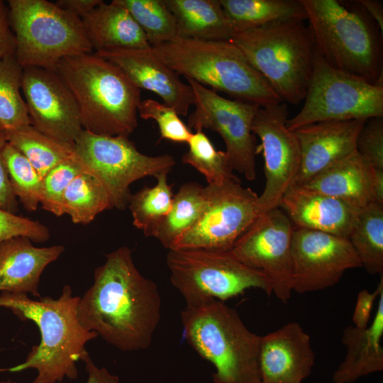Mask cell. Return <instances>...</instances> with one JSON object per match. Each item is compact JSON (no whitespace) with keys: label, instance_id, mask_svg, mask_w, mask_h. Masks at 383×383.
Masks as SVG:
<instances>
[{"label":"cell","instance_id":"1","mask_svg":"<svg viewBox=\"0 0 383 383\" xmlns=\"http://www.w3.org/2000/svg\"><path fill=\"white\" fill-rule=\"evenodd\" d=\"M82 326L126 352L150 346L161 316L157 284L137 269L132 250L122 246L106 255L93 284L77 304Z\"/></svg>","mask_w":383,"mask_h":383},{"label":"cell","instance_id":"2","mask_svg":"<svg viewBox=\"0 0 383 383\" xmlns=\"http://www.w3.org/2000/svg\"><path fill=\"white\" fill-rule=\"evenodd\" d=\"M80 297L74 296L72 288L64 286L57 299L50 296L30 299L28 294L2 292L0 306L9 309L23 321L30 320L38 326L40 342L32 347L26 360L0 372H21L35 369L32 383H60L65 377H78L77 363L89 355L86 344L98 334L85 329L77 313Z\"/></svg>","mask_w":383,"mask_h":383},{"label":"cell","instance_id":"3","mask_svg":"<svg viewBox=\"0 0 383 383\" xmlns=\"http://www.w3.org/2000/svg\"><path fill=\"white\" fill-rule=\"evenodd\" d=\"M300 1L325 62L370 83L383 84V32L358 1Z\"/></svg>","mask_w":383,"mask_h":383},{"label":"cell","instance_id":"4","mask_svg":"<svg viewBox=\"0 0 383 383\" xmlns=\"http://www.w3.org/2000/svg\"><path fill=\"white\" fill-rule=\"evenodd\" d=\"M55 71L74 97L83 130L125 137L135 130L140 89L118 66L92 52L65 57Z\"/></svg>","mask_w":383,"mask_h":383},{"label":"cell","instance_id":"5","mask_svg":"<svg viewBox=\"0 0 383 383\" xmlns=\"http://www.w3.org/2000/svg\"><path fill=\"white\" fill-rule=\"evenodd\" d=\"M180 317L188 343L213 365V383H262L261 335L250 331L234 309L209 299L186 304Z\"/></svg>","mask_w":383,"mask_h":383},{"label":"cell","instance_id":"6","mask_svg":"<svg viewBox=\"0 0 383 383\" xmlns=\"http://www.w3.org/2000/svg\"><path fill=\"white\" fill-rule=\"evenodd\" d=\"M164 65L235 100L259 106L282 102L265 78L231 41L177 38L151 45Z\"/></svg>","mask_w":383,"mask_h":383},{"label":"cell","instance_id":"7","mask_svg":"<svg viewBox=\"0 0 383 383\" xmlns=\"http://www.w3.org/2000/svg\"><path fill=\"white\" fill-rule=\"evenodd\" d=\"M306 21L235 32L231 39L282 102L304 101L317 54Z\"/></svg>","mask_w":383,"mask_h":383},{"label":"cell","instance_id":"8","mask_svg":"<svg viewBox=\"0 0 383 383\" xmlns=\"http://www.w3.org/2000/svg\"><path fill=\"white\" fill-rule=\"evenodd\" d=\"M19 64L54 70L64 58L94 52L82 20L46 0H9Z\"/></svg>","mask_w":383,"mask_h":383},{"label":"cell","instance_id":"9","mask_svg":"<svg viewBox=\"0 0 383 383\" xmlns=\"http://www.w3.org/2000/svg\"><path fill=\"white\" fill-rule=\"evenodd\" d=\"M166 262L170 281L186 304L209 299L225 302L252 288L268 296L272 293L269 278L242 263L231 251L169 250Z\"/></svg>","mask_w":383,"mask_h":383},{"label":"cell","instance_id":"10","mask_svg":"<svg viewBox=\"0 0 383 383\" xmlns=\"http://www.w3.org/2000/svg\"><path fill=\"white\" fill-rule=\"evenodd\" d=\"M74 157L84 172L102 184L112 208L119 210L128 206L133 182L170 172L176 164L170 155L142 153L129 137L98 135L86 130L74 141Z\"/></svg>","mask_w":383,"mask_h":383},{"label":"cell","instance_id":"11","mask_svg":"<svg viewBox=\"0 0 383 383\" xmlns=\"http://www.w3.org/2000/svg\"><path fill=\"white\" fill-rule=\"evenodd\" d=\"M301 110L287 122L294 131L328 121L383 116V84H372L331 67L317 52Z\"/></svg>","mask_w":383,"mask_h":383},{"label":"cell","instance_id":"12","mask_svg":"<svg viewBox=\"0 0 383 383\" xmlns=\"http://www.w3.org/2000/svg\"><path fill=\"white\" fill-rule=\"evenodd\" d=\"M207 202L197 222L170 250L231 251L260 214L258 195L236 177L205 187Z\"/></svg>","mask_w":383,"mask_h":383},{"label":"cell","instance_id":"13","mask_svg":"<svg viewBox=\"0 0 383 383\" xmlns=\"http://www.w3.org/2000/svg\"><path fill=\"white\" fill-rule=\"evenodd\" d=\"M185 78L195 96V109L189 116L188 127L196 131L206 128L218 133L224 141L233 170L248 180H254L258 146L252 123L260 106L226 99L194 79Z\"/></svg>","mask_w":383,"mask_h":383},{"label":"cell","instance_id":"14","mask_svg":"<svg viewBox=\"0 0 383 383\" xmlns=\"http://www.w3.org/2000/svg\"><path fill=\"white\" fill-rule=\"evenodd\" d=\"M294 230L287 214L276 207L261 213L231 250L242 263L265 274L272 293L284 303L292 292Z\"/></svg>","mask_w":383,"mask_h":383},{"label":"cell","instance_id":"15","mask_svg":"<svg viewBox=\"0 0 383 383\" xmlns=\"http://www.w3.org/2000/svg\"><path fill=\"white\" fill-rule=\"evenodd\" d=\"M289 111L284 102L259 107L252 131L260 140L258 151L264 158L265 184L258 196L261 213L279 207L284 194L294 185L301 165V152L294 132L287 126Z\"/></svg>","mask_w":383,"mask_h":383},{"label":"cell","instance_id":"16","mask_svg":"<svg viewBox=\"0 0 383 383\" xmlns=\"http://www.w3.org/2000/svg\"><path fill=\"white\" fill-rule=\"evenodd\" d=\"M292 291L303 294L337 284L345 272L362 267L348 238L295 228L292 239Z\"/></svg>","mask_w":383,"mask_h":383},{"label":"cell","instance_id":"17","mask_svg":"<svg viewBox=\"0 0 383 383\" xmlns=\"http://www.w3.org/2000/svg\"><path fill=\"white\" fill-rule=\"evenodd\" d=\"M21 91L30 124L52 138L74 145L83 131L79 112L74 96L57 72L24 67Z\"/></svg>","mask_w":383,"mask_h":383},{"label":"cell","instance_id":"18","mask_svg":"<svg viewBox=\"0 0 383 383\" xmlns=\"http://www.w3.org/2000/svg\"><path fill=\"white\" fill-rule=\"evenodd\" d=\"M118 66L140 89L158 95L180 116H187L195 96L191 86L149 49H111L94 52Z\"/></svg>","mask_w":383,"mask_h":383},{"label":"cell","instance_id":"19","mask_svg":"<svg viewBox=\"0 0 383 383\" xmlns=\"http://www.w3.org/2000/svg\"><path fill=\"white\" fill-rule=\"evenodd\" d=\"M367 120L320 121L293 131L301 152L300 169L294 185L304 184L355 151L358 135Z\"/></svg>","mask_w":383,"mask_h":383},{"label":"cell","instance_id":"20","mask_svg":"<svg viewBox=\"0 0 383 383\" xmlns=\"http://www.w3.org/2000/svg\"><path fill=\"white\" fill-rule=\"evenodd\" d=\"M314 360L310 337L296 322L261 336L262 383H301L310 375Z\"/></svg>","mask_w":383,"mask_h":383},{"label":"cell","instance_id":"21","mask_svg":"<svg viewBox=\"0 0 383 383\" xmlns=\"http://www.w3.org/2000/svg\"><path fill=\"white\" fill-rule=\"evenodd\" d=\"M279 207L295 228L348 239L361 209L341 199L296 185L284 194Z\"/></svg>","mask_w":383,"mask_h":383},{"label":"cell","instance_id":"22","mask_svg":"<svg viewBox=\"0 0 383 383\" xmlns=\"http://www.w3.org/2000/svg\"><path fill=\"white\" fill-rule=\"evenodd\" d=\"M25 236L0 243V292L31 294L41 298L38 286L45 267L65 251L60 245L36 247Z\"/></svg>","mask_w":383,"mask_h":383},{"label":"cell","instance_id":"23","mask_svg":"<svg viewBox=\"0 0 383 383\" xmlns=\"http://www.w3.org/2000/svg\"><path fill=\"white\" fill-rule=\"evenodd\" d=\"M300 186L360 209L376 201L373 170L357 150Z\"/></svg>","mask_w":383,"mask_h":383},{"label":"cell","instance_id":"24","mask_svg":"<svg viewBox=\"0 0 383 383\" xmlns=\"http://www.w3.org/2000/svg\"><path fill=\"white\" fill-rule=\"evenodd\" d=\"M379 296L375 316L367 328L350 326L344 329L342 343L346 354L333 373L334 383H352L383 370V289Z\"/></svg>","mask_w":383,"mask_h":383},{"label":"cell","instance_id":"25","mask_svg":"<svg viewBox=\"0 0 383 383\" xmlns=\"http://www.w3.org/2000/svg\"><path fill=\"white\" fill-rule=\"evenodd\" d=\"M94 52L111 49H149L143 30L131 13L104 1L82 18Z\"/></svg>","mask_w":383,"mask_h":383},{"label":"cell","instance_id":"26","mask_svg":"<svg viewBox=\"0 0 383 383\" xmlns=\"http://www.w3.org/2000/svg\"><path fill=\"white\" fill-rule=\"evenodd\" d=\"M173 14L179 37L231 41L234 31L218 0H164Z\"/></svg>","mask_w":383,"mask_h":383},{"label":"cell","instance_id":"27","mask_svg":"<svg viewBox=\"0 0 383 383\" xmlns=\"http://www.w3.org/2000/svg\"><path fill=\"white\" fill-rule=\"evenodd\" d=\"M218 1L234 33L287 21H307L300 0Z\"/></svg>","mask_w":383,"mask_h":383},{"label":"cell","instance_id":"28","mask_svg":"<svg viewBox=\"0 0 383 383\" xmlns=\"http://www.w3.org/2000/svg\"><path fill=\"white\" fill-rule=\"evenodd\" d=\"M206 202L205 187L195 182L184 183L174 194L171 208L153 237L170 250L197 222Z\"/></svg>","mask_w":383,"mask_h":383},{"label":"cell","instance_id":"29","mask_svg":"<svg viewBox=\"0 0 383 383\" xmlns=\"http://www.w3.org/2000/svg\"><path fill=\"white\" fill-rule=\"evenodd\" d=\"M348 240L361 266L372 274L383 273V204L373 201L362 208Z\"/></svg>","mask_w":383,"mask_h":383},{"label":"cell","instance_id":"30","mask_svg":"<svg viewBox=\"0 0 383 383\" xmlns=\"http://www.w3.org/2000/svg\"><path fill=\"white\" fill-rule=\"evenodd\" d=\"M8 143L20 151L43 178L74 156V145L52 138L32 125L6 133Z\"/></svg>","mask_w":383,"mask_h":383},{"label":"cell","instance_id":"31","mask_svg":"<svg viewBox=\"0 0 383 383\" xmlns=\"http://www.w3.org/2000/svg\"><path fill=\"white\" fill-rule=\"evenodd\" d=\"M109 209L112 206L106 190L96 177L84 171L72 180L62 197L63 215H68L76 224H89Z\"/></svg>","mask_w":383,"mask_h":383},{"label":"cell","instance_id":"32","mask_svg":"<svg viewBox=\"0 0 383 383\" xmlns=\"http://www.w3.org/2000/svg\"><path fill=\"white\" fill-rule=\"evenodd\" d=\"M162 172L155 177L156 184L144 187L131 194L128 204L133 217V224L141 230L146 237L154 234L169 212L173 199L172 185L167 182V174Z\"/></svg>","mask_w":383,"mask_h":383},{"label":"cell","instance_id":"33","mask_svg":"<svg viewBox=\"0 0 383 383\" xmlns=\"http://www.w3.org/2000/svg\"><path fill=\"white\" fill-rule=\"evenodd\" d=\"M23 70L16 55L0 60V133L31 125L21 93Z\"/></svg>","mask_w":383,"mask_h":383},{"label":"cell","instance_id":"34","mask_svg":"<svg viewBox=\"0 0 383 383\" xmlns=\"http://www.w3.org/2000/svg\"><path fill=\"white\" fill-rule=\"evenodd\" d=\"M125 8L145 33L150 45L179 38L175 18L164 0H113Z\"/></svg>","mask_w":383,"mask_h":383},{"label":"cell","instance_id":"35","mask_svg":"<svg viewBox=\"0 0 383 383\" xmlns=\"http://www.w3.org/2000/svg\"><path fill=\"white\" fill-rule=\"evenodd\" d=\"M187 144L189 149L182 156V162L203 174L208 184L235 176L226 151L217 150L203 131L192 133Z\"/></svg>","mask_w":383,"mask_h":383},{"label":"cell","instance_id":"36","mask_svg":"<svg viewBox=\"0 0 383 383\" xmlns=\"http://www.w3.org/2000/svg\"><path fill=\"white\" fill-rule=\"evenodd\" d=\"M4 159L18 201L26 210L36 211L40 201L43 178L28 159L8 142L4 150Z\"/></svg>","mask_w":383,"mask_h":383},{"label":"cell","instance_id":"37","mask_svg":"<svg viewBox=\"0 0 383 383\" xmlns=\"http://www.w3.org/2000/svg\"><path fill=\"white\" fill-rule=\"evenodd\" d=\"M84 172L74 156L50 170L43 177L40 204L56 216L63 215L62 197L72 180Z\"/></svg>","mask_w":383,"mask_h":383},{"label":"cell","instance_id":"38","mask_svg":"<svg viewBox=\"0 0 383 383\" xmlns=\"http://www.w3.org/2000/svg\"><path fill=\"white\" fill-rule=\"evenodd\" d=\"M138 113L143 119L156 121L160 133V140L187 143L192 135L174 109L164 103L150 99L141 101Z\"/></svg>","mask_w":383,"mask_h":383},{"label":"cell","instance_id":"39","mask_svg":"<svg viewBox=\"0 0 383 383\" xmlns=\"http://www.w3.org/2000/svg\"><path fill=\"white\" fill-rule=\"evenodd\" d=\"M356 150L374 172L383 174V116L366 121L358 135Z\"/></svg>","mask_w":383,"mask_h":383},{"label":"cell","instance_id":"40","mask_svg":"<svg viewBox=\"0 0 383 383\" xmlns=\"http://www.w3.org/2000/svg\"><path fill=\"white\" fill-rule=\"evenodd\" d=\"M18 236L27 237L35 243H44L50 238V233L38 221L0 209V243Z\"/></svg>","mask_w":383,"mask_h":383},{"label":"cell","instance_id":"41","mask_svg":"<svg viewBox=\"0 0 383 383\" xmlns=\"http://www.w3.org/2000/svg\"><path fill=\"white\" fill-rule=\"evenodd\" d=\"M7 142L6 133H0V209L16 213L18 201L11 189L4 159V150Z\"/></svg>","mask_w":383,"mask_h":383},{"label":"cell","instance_id":"42","mask_svg":"<svg viewBox=\"0 0 383 383\" xmlns=\"http://www.w3.org/2000/svg\"><path fill=\"white\" fill-rule=\"evenodd\" d=\"M382 289L383 277L381 275L375 291L369 292L363 289L358 293L352 318L354 326L359 328H365L368 326L374 303Z\"/></svg>","mask_w":383,"mask_h":383},{"label":"cell","instance_id":"43","mask_svg":"<svg viewBox=\"0 0 383 383\" xmlns=\"http://www.w3.org/2000/svg\"><path fill=\"white\" fill-rule=\"evenodd\" d=\"M16 41L12 30L7 3L0 0V60L16 55Z\"/></svg>","mask_w":383,"mask_h":383},{"label":"cell","instance_id":"44","mask_svg":"<svg viewBox=\"0 0 383 383\" xmlns=\"http://www.w3.org/2000/svg\"><path fill=\"white\" fill-rule=\"evenodd\" d=\"M85 369L88 374L86 383H118V376L110 373L105 367H98L92 361L89 355L84 360ZM0 383H18L11 379H6Z\"/></svg>","mask_w":383,"mask_h":383},{"label":"cell","instance_id":"45","mask_svg":"<svg viewBox=\"0 0 383 383\" xmlns=\"http://www.w3.org/2000/svg\"><path fill=\"white\" fill-rule=\"evenodd\" d=\"M102 1V0H59L55 4L82 19Z\"/></svg>","mask_w":383,"mask_h":383},{"label":"cell","instance_id":"46","mask_svg":"<svg viewBox=\"0 0 383 383\" xmlns=\"http://www.w3.org/2000/svg\"><path fill=\"white\" fill-rule=\"evenodd\" d=\"M383 32V4L377 0H357Z\"/></svg>","mask_w":383,"mask_h":383}]
</instances>
